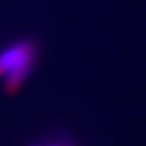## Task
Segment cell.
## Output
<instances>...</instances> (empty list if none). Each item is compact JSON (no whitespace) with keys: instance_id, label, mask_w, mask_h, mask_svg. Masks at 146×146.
Wrapping results in <instances>:
<instances>
[{"instance_id":"1","label":"cell","mask_w":146,"mask_h":146,"mask_svg":"<svg viewBox=\"0 0 146 146\" xmlns=\"http://www.w3.org/2000/svg\"><path fill=\"white\" fill-rule=\"evenodd\" d=\"M37 48L31 40L17 42L0 52V76H5V90L16 93L33 69Z\"/></svg>"}]
</instances>
